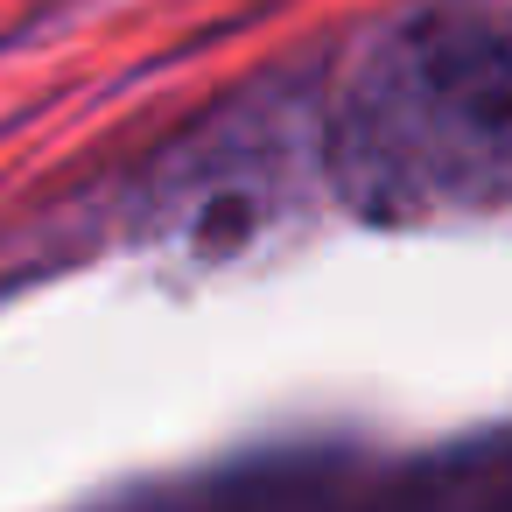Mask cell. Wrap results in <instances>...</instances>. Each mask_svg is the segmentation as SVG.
Masks as SVG:
<instances>
[{"label": "cell", "instance_id": "6da1fadb", "mask_svg": "<svg viewBox=\"0 0 512 512\" xmlns=\"http://www.w3.org/2000/svg\"><path fill=\"white\" fill-rule=\"evenodd\" d=\"M337 190L386 225L512 204V8H428L351 71Z\"/></svg>", "mask_w": 512, "mask_h": 512}, {"label": "cell", "instance_id": "7a4b0ae2", "mask_svg": "<svg viewBox=\"0 0 512 512\" xmlns=\"http://www.w3.org/2000/svg\"><path fill=\"white\" fill-rule=\"evenodd\" d=\"M386 512H512V435L428 456L393 484Z\"/></svg>", "mask_w": 512, "mask_h": 512}]
</instances>
